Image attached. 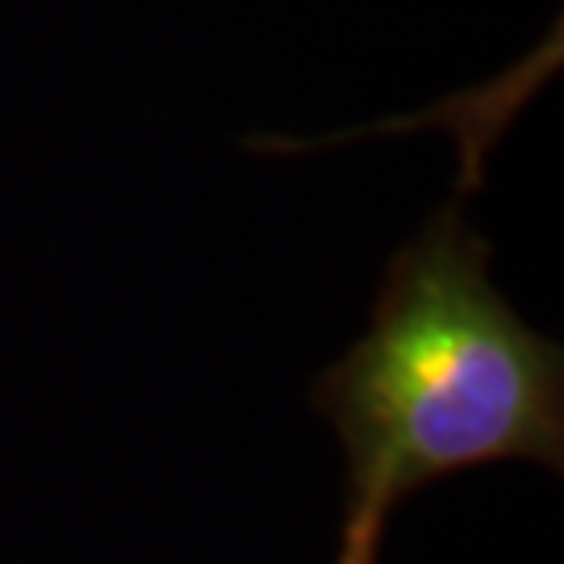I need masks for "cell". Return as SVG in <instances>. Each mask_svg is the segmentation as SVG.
<instances>
[{"mask_svg": "<svg viewBox=\"0 0 564 564\" xmlns=\"http://www.w3.org/2000/svg\"><path fill=\"white\" fill-rule=\"evenodd\" d=\"M343 447V535L384 540L414 489L494 460L564 464L561 347L510 310L460 197L389 260L364 335L314 384Z\"/></svg>", "mask_w": 564, "mask_h": 564, "instance_id": "1", "label": "cell"}, {"mask_svg": "<svg viewBox=\"0 0 564 564\" xmlns=\"http://www.w3.org/2000/svg\"><path fill=\"white\" fill-rule=\"evenodd\" d=\"M381 540H364V535H339V556L335 564H377Z\"/></svg>", "mask_w": 564, "mask_h": 564, "instance_id": "2", "label": "cell"}]
</instances>
